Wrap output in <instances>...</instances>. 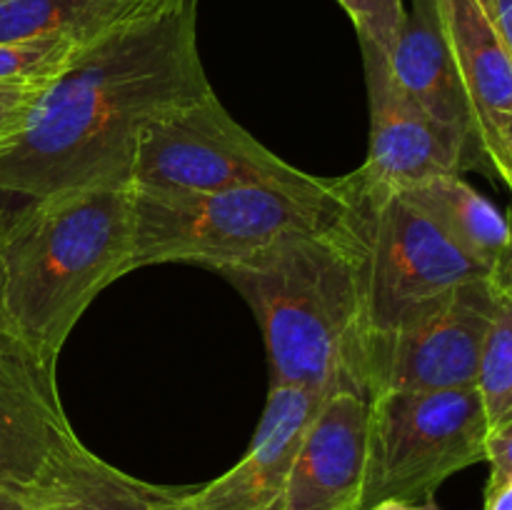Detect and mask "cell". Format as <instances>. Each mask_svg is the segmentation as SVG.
Listing matches in <instances>:
<instances>
[{"label":"cell","instance_id":"obj_1","mask_svg":"<svg viewBox=\"0 0 512 510\" xmlns=\"http://www.w3.org/2000/svg\"><path fill=\"white\" fill-rule=\"evenodd\" d=\"M213 93L198 50V0H180L80 45L0 143V195L133 188L150 120Z\"/></svg>","mask_w":512,"mask_h":510},{"label":"cell","instance_id":"obj_2","mask_svg":"<svg viewBox=\"0 0 512 510\" xmlns=\"http://www.w3.org/2000/svg\"><path fill=\"white\" fill-rule=\"evenodd\" d=\"M345 188L350 210L338 223L283 235L255 258L223 270L263 328L273 385L315 398L340 390L368 398L365 213L348 183Z\"/></svg>","mask_w":512,"mask_h":510},{"label":"cell","instance_id":"obj_3","mask_svg":"<svg viewBox=\"0 0 512 510\" xmlns=\"http://www.w3.org/2000/svg\"><path fill=\"white\" fill-rule=\"evenodd\" d=\"M133 270V188L25 198L0 225V320L58 363L95 298Z\"/></svg>","mask_w":512,"mask_h":510},{"label":"cell","instance_id":"obj_4","mask_svg":"<svg viewBox=\"0 0 512 510\" xmlns=\"http://www.w3.org/2000/svg\"><path fill=\"white\" fill-rule=\"evenodd\" d=\"M350 210L345 180L330 195L280 188L220 193L133 190V270L160 263H193L218 273L263 253L288 233L325 228Z\"/></svg>","mask_w":512,"mask_h":510},{"label":"cell","instance_id":"obj_5","mask_svg":"<svg viewBox=\"0 0 512 510\" xmlns=\"http://www.w3.org/2000/svg\"><path fill=\"white\" fill-rule=\"evenodd\" d=\"M133 190L145 193H220L235 188H280L330 195L335 178H315L265 148L223 108L218 95L168 110L143 128L135 150Z\"/></svg>","mask_w":512,"mask_h":510},{"label":"cell","instance_id":"obj_6","mask_svg":"<svg viewBox=\"0 0 512 510\" xmlns=\"http://www.w3.org/2000/svg\"><path fill=\"white\" fill-rule=\"evenodd\" d=\"M488 433L475 385L370 395L368 470L360 510L380 500H430L450 475L485 460Z\"/></svg>","mask_w":512,"mask_h":510},{"label":"cell","instance_id":"obj_7","mask_svg":"<svg viewBox=\"0 0 512 510\" xmlns=\"http://www.w3.org/2000/svg\"><path fill=\"white\" fill-rule=\"evenodd\" d=\"M495 278L460 283L400 315L368 343V398L475 385L480 348L493 320Z\"/></svg>","mask_w":512,"mask_h":510},{"label":"cell","instance_id":"obj_8","mask_svg":"<svg viewBox=\"0 0 512 510\" xmlns=\"http://www.w3.org/2000/svg\"><path fill=\"white\" fill-rule=\"evenodd\" d=\"M348 185L360 198L365 213V298L370 338L388 333L405 310L423 300L468 280L495 278L400 193H360L350 180Z\"/></svg>","mask_w":512,"mask_h":510},{"label":"cell","instance_id":"obj_9","mask_svg":"<svg viewBox=\"0 0 512 510\" xmlns=\"http://www.w3.org/2000/svg\"><path fill=\"white\" fill-rule=\"evenodd\" d=\"M80 445L55 363L0 320V485L33 495Z\"/></svg>","mask_w":512,"mask_h":510},{"label":"cell","instance_id":"obj_10","mask_svg":"<svg viewBox=\"0 0 512 510\" xmlns=\"http://www.w3.org/2000/svg\"><path fill=\"white\" fill-rule=\"evenodd\" d=\"M360 48L370 100V145L363 168L348 175L353 188L360 193L403 190L433 175L468 168L463 145L443 133L400 88L388 55L370 43Z\"/></svg>","mask_w":512,"mask_h":510},{"label":"cell","instance_id":"obj_11","mask_svg":"<svg viewBox=\"0 0 512 510\" xmlns=\"http://www.w3.org/2000/svg\"><path fill=\"white\" fill-rule=\"evenodd\" d=\"M445 40L473 110L480 158L512 180V55L480 0H435Z\"/></svg>","mask_w":512,"mask_h":510},{"label":"cell","instance_id":"obj_12","mask_svg":"<svg viewBox=\"0 0 512 510\" xmlns=\"http://www.w3.org/2000/svg\"><path fill=\"white\" fill-rule=\"evenodd\" d=\"M368 470V398L350 390L318 400L308 420L285 510H360Z\"/></svg>","mask_w":512,"mask_h":510},{"label":"cell","instance_id":"obj_13","mask_svg":"<svg viewBox=\"0 0 512 510\" xmlns=\"http://www.w3.org/2000/svg\"><path fill=\"white\" fill-rule=\"evenodd\" d=\"M320 398L290 385H270L248 453L220 478L195 490L203 510H285L295 455Z\"/></svg>","mask_w":512,"mask_h":510},{"label":"cell","instance_id":"obj_14","mask_svg":"<svg viewBox=\"0 0 512 510\" xmlns=\"http://www.w3.org/2000/svg\"><path fill=\"white\" fill-rule=\"evenodd\" d=\"M385 55L405 95L443 133L463 145L468 160L473 150L480 155L473 110L445 40L435 0H415V10L408 13L398 40Z\"/></svg>","mask_w":512,"mask_h":510},{"label":"cell","instance_id":"obj_15","mask_svg":"<svg viewBox=\"0 0 512 510\" xmlns=\"http://www.w3.org/2000/svg\"><path fill=\"white\" fill-rule=\"evenodd\" d=\"M433 220L463 253L498 278L512 258V223L460 173L433 175L395 190Z\"/></svg>","mask_w":512,"mask_h":510},{"label":"cell","instance_id":"obj_16","mask_svg":"<svg viewBox=\"0 0 512 510\" xmlns=\"http://www.w3.org/2000/svg\"><path fill=\"white\" fill-rule=\"evenodd\" d=\"M180 0H0V43L65 38L88 45Z\"/></svg>","mask_w":512,"mask_h":510},{"label":"cell","instance_id":"obj_17","mask_svg":"<svg viewBox=\"0 0 512 510\" xmlns=\"http://www.w3.org/2000/svg\"><path fill=\"white\" fill-rule=\"evenodd\" d=\"M165 493L80 445L30 500L33 510H153Z\"/></svg>","mask_w":512,"mask_h":510},{"label":"cell","instance_id":"obj_18","mask_svg":"<svg viewBox=\"0 0 512 510\" xmlns=\"http://www.w3.org/2000/svg\"><path fill=\"white\" fill-rule=\"evenodd\" d=\"M490 430L512 420V300L500 288L475 375Z\"/></svg>","mask_w":512,"mask_h":510},{"label":"cell","instance_id":"obj_19","mask_svg":"<svg viewBox=\"0 0 512 510\" xmlns=\"http://www.w3.org/2000/svg\"><path fill=\"white\" fill-rule=\"evenodd\" d=\"M80 45L65 38L0 43V83L43 85L65 68Z\"/></svg>","mask_w":512,"mask_h":510},{"label":"cell","instance_id":"obj_20","mask_svg":"<svg viewBox=\"0 0 512 510\" xmlns=\"http://www.w3.org/2000/svg\"><path fill=\"white\" fill-rule=\"evenodd\" d=\"M338 3L353 20L360 43H370L383 53H390L408 18L403 0H338Z\"/></svg>","mask_w":512,"mask_h":510},{"label":"cell","instance_id":"obj_21","mask_svg":"<svg viewBox=\"0 0 512 510\" xmlns=\"http://www.w3.org/2000/svg\"><path fill=\"white\" fill-rule=\"evenodd\" d=\"M485 460L490 463L488 490L512 480V420L490 430L485 438Z\"/></svg>","mask_w":512,"mask_h":510},{"label":"cell","instance_id":"obj_22","mask_svg":"<svg viewBox=\"0 0 512 510\" xmlns=\"http://www.w3.org/2000/svg\"><path fill=\"white\" fill-rule=\"evenodd\" d=\"M45 85V83H43ZM40 85H18V83H0V143L13 135L23 120L25 108Z\"/></svg>","mask_w":512,"mask_h":510},{"label":"cell","instance_id":"obj_23","mask_svg":"<svg viewBox=\"0 0 512 510\" xmlns=\"http://www.w3.org/2000/svg\"><path fill=\"white\" fill-rule=\"evenodd\" d=\"M480 3H483L490 23L498 30L500 40L512 55V0H480Z\"/></svg>","mask_w":512,"mask_h":510},{"label":"cell","instance_id":"obj_24","mask_svg":"<svg viewBox=\"0 0 512 510\" xmlns=\"http://www.w3.org/2000/svg\"><path fill=\"white\" fill-rule=\"evenodd\" d=\"M153 510H203V505L195 498V490L168 488V493L158 500Z\"/></svg>","mask_w":512,"mask_h":510},{"label":"cell","instance_id":"obj_25","mask_svg":"<svg viewBox=\"0 0 512 510\" xmlns=\"http://www.w3.org/2000/svg\"><path fill=\"white\" fill-rule=\"evenodd\" d=\"M483 510H512V480L493 490H485Z\"/></svg>","mask_w":512,"mask_h":510},{"label":"cell","instance_id":"obj_26","mask_svg":"<svg viewBox=\"0 0 512 510\" xmlns=\"http://www.w3.org/2000/svg\"><path fill=\"white\" fill-rule=\"evenodd\" d=\"M0 510H33V500L30 495L0 485Z\"/></svg>","mask_w":512,"mask_h":510},{"label":"cell","instance_id":"obj_27","mask_svg":"<svg viewBox=\"0 0 512 510\" xmlns=\"http://www.w3.org/2000/svg\"><path fill=\"white\" fill-rule=\"evenodd\" d=\"M368 510H420V503H408V500H380L370 505Z\"/></svg>","mask_w":512,"mask_h":510},{"label":"cell","instance_id":"obj_28","mask_svg":"<svg viewBox=\"0 0 512 510\" xmlns=\"http://www.w3.org/2000/svg\"><path fill=\"white\" fill-rule=\"evenodd\" d=\"M495 280H498V285L503 288V293L512 300V258H510V263L500 270V275Z\"/></svg>","mask_w":512,"mask_h":510},{"label":"cell","instance_id":"obj_29","mask_svg":"<svg viewBox=\"0 0 512 510\" xmlns=\"http://www.w3.org/2000/svg\"><path fill=\"white\" fill-rule=\"evenodd\" d=\"M420 510H440V508L433 503V498H430V500H423V503H420Z\"/></svg>","mask_w":512,"mask_h":510},{"label":"cell","instance_id":"obj_30","mask_svg":"<svg viewBox=\"0 0 512 510\" xmlns=\"http://www.w3.org/2000/svg\"><path fill=\"white\" fill-rule=\"evenodd\" d=\"M8 210H10V208H5L3 195H0V225H3V220H5V215H8Z\"/></svg>","mask_w":512,"mask_h":510},{"label":"cell","instance_id":"obj_31","mask_svg":"<svg viewBox=\"0 0 512 510\" xmlns=\"http://www.w3.org/2000/svg\"><path fill=\"white\" fill-rule=\"evenodd\" d=\"M508 188H510V193H512V180H510V185H508Z\"/></svg>","mask_w":512,"mask_h":510}]
</instances>
